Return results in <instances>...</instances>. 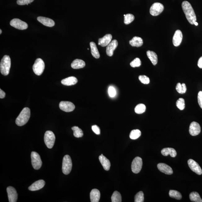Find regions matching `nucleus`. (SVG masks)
Returning a JSON list of instances; mask_svg holds the SVG:
<instances>
[{
	"mask_svg": "<svg viewBox=\"0 0 202 202\" xmlns=\"http://www.w3.org/2000/svg\"><path fill=\"white\" fill-rule=\"evenodd\" d=\"M198 67L202 68V56L200 58L198 62Z\"/></svg>",
	"mask_w": 202,
	"mask_h": 202,
	"instance_id": "nucleus-46",
	"label": "nucleus"
},
{
	"mask_svg": "<svg viewBox=\"0 0 202 202\" xmlns=\"http://www.w3.org/2000/svg\"><path fill=\"white\" fill-rule=\"evenodd\" d=\"M34 0H17V3L20 5H28L33 2Z\"/></svg>",
	"mask_w": 202,
	"mask_h": 202,
	"instance_id": "nucleus-41",
	"label": "nucleus"
},
{
	"mask_svg": "<svg viewBox=\"0 0 202 202\" xmlns=\"http://www.w3.org/2000/svg\"><path fill=\"white\" fill-rule=\"evenodd\" d=\"M99 160L104 169L106 171L109 170L111 167L110 160L103 155H100L99 156Z\"/></svg>",
	"mask_w": 202,
	"mask_h": 202,
	"instance_id": "nucleus-22",
	"label": "nucleus"
},
{
	"mask_svg": "<svg viewBox=\"0 0 202 202\" xmlns=\"http://www.w3.org/2000/svg\"><path fill=\"white\" fill-rule=\"evenodd\" d=\"M77 82V79L74 77H70L65 79H63L61 81V83L63 85L66 86L74 85Z\"/></svg>",
	"mask_w": 202,
	"mask_h": 202,
	"instance_id": "nucleus-23",
	"label": "nucleus"
},
{
	"mask_svg": "<svg viewBox=\"0 0 202 202\" xmlns=\"http://www.w3.org/2000/svg\"><path fill=\"white\" fill-rule=\"evenodd\" d=\"M189 132L192 136H196L201 132V127L200 124L196 122H193L189 127Z\"/></svg>",
	"mask_w": 202,
	"mask_h": 202,
	"instance_id": "nucleus-14",
	"label": "nucleus"
},
{
	"mask_svg": "<svg viewBox=\"0 0 202 202\" xmlns=\"http://www.w3.org/2000/svg\"><path fill=\"white\" fill-rule=\"evenodd\" d=\"M176 104L178 109L180 110H183L185 108L184 99L183 98H179L177 101Z\"/></svg>",
	"mask_w": 202,
	"mask_h": 202,
	"instance_id": "nucleus-37",
	"label": "nucleus"
},
{
	"mask_svg": "<svg viewBox=\"0 0 202 202\" xmlns=\"http://www.w3.org/2000/svg\"><path fill=\"white\" fill-rule=\"evenodd\" d=\"M108 93L109 96L111 97H114L116 94V90L113 86H110L108 89Z\"/></svg>",
	"mask_w": 202,
	"mask_h": 202,
	"instance_id": "nucleus-42",
	"label": "nucleus"
},
{
	"mask_svg": "<svg viewBox=\"0 0 202 202\" xmlns=\"http://www.w3.org/2000/svg\"><path fill=\"white\" fill-rule=\"evenodd\" d=\"M141 132L140 130H134L131 131L130 133V138L131 139L136 140L138 139L141 136Z\"/></svg>",
	"mask_w": 202,
	"mask_h": 202,
	"instance_id": "nucleus-31",
	"label": "nucleus"
},
{
	"mask_svg": "<svg viewBox=\"0 0 202 202\" xmlns=\"http://www.w3.org/2000/svg\"><path fill=\"white\" fill-rule=\"evenodd\" d=\"M11 66V61L8 55H5L1 59L0 64V70L2 74L4 76L8 75L10 73Z\"/></svg>",
	"mask_w": 202,
	"mask_h": 202,
	"instance_id": "nucleus-3",
	"label": "nucleus"
},
{
	"mask_svg": "<svg viewBox=\"0 0 202 202\" xmlns=\"http://www.w3.org/2000/svg\"><path fill=\"white\" fill-rule=\"evenodd\" d=\"M72 163L71 158L68 155H66L63 160L62 171L64 174L68 175L71 172Z\"/></svg>",
	"mask_w": 202,
	"mask_h": 202,
	"instance_id": "nucleus-4",
	"label": "nucleus"
},
{
	"mask_svg": "<svg viewBox=\"0 0 202 202\" xmlns=\"http://www.w3.org/2000/svg\"><path fill=\"white\" fill-rule=\"evenodd\" d=\"M118 46V42L116 40H113L111 41L106 47V54L109 56L111 57L113 55V51L116 49Z\"/></svg>",
	"mask_w": 202,
	"mask_h": 202,
	"instance_id": "nucleus-16",
	"label": "nucleus"
},
{
	"mask_svg": "<svg viewBox=\"0 0 202 202\" xmlns=\"http://www.w3.org/2000/svg\"><path fill=\"white\" fill-rule=\"evenodd\" d=\"M45 67V63L42 59H36L33 66V70L36 75L40 76L42 74Z\"/></svg>",
	"mask_w": 202,
	"mask_h": 202,
	"instance_id": "nucleus-6",
	"label": "nucleus"
},
{
	"mask_svg": "<svg viewBox=\"0 0 202 202\" xmlns=\"http://www.w3.org/2000/svg\"><path fill=\"white\" fill-rule=\"evenodd\" d=\"M139 80L143 84H149L150 82V79L148 77L145 75H140L138 77Z\"/></svg>",
	"mask_w": 202,
	"mask_h": 202,
	"instance_id": "nucleus-40",
	"label": "nucleus"
},
{
	"mask_svg": "<svg viewBox=\"0 0 202 202\" xmlns=\"http://www.w3.org/2000/svg\"><path fill=\"white\" fill-rule=\"evenodd\" d=\"M189 168L193 171L198 175L202 174V170L198 163L192 159H189L187 161Z\"/></svg>",
	"mask_w": 202,
	"mask_h": 202,
	"instance_id": "nucleus-12",
	"label": "nucleus"
},
{
	"mask_svg": "<svg viewBox=\"0 0 202 202\" xmlns=\"http://www.w3.org/2000/svg\"><path fill=\"white\" fill-rule=\"evenodd\" d=\"M92 130L95 134L99 135L100 134V130L98 126L94 125L92 126Z\"/></svg>",
	"mask_w": 202,
	"mask_h": 202,
	"instance_id": "nucleus-43",
	"label": "nucleus"
},
{
	"mask_svg": "<svg viewBox=\"0 0 202 202\" xmlns=\"http://www.w3.org/2000/svg\"><path fill=\"white\" fill-rule=\"evenodd\" d=\"M130 65L133 68L138 67L141 65V61L138 58H136L131 62Z\"/></svg>",
	"mask_w": 202,
	"mask_h": 202,
	"instance_id": "nucleus-39",
	"label": "nucleus"
},
{
	"mask_svg": "<svg viewBox=\"0 0 202 202\" xmlns=\"http://www.w3.org/2000/svg\"><path fill=\"white\" fill-rule=\"evenodd\" d=\"M5 97V93L2 89H0V98L3 99Z\"/></svg>",
	"mask_w": 202,
	"mask_h": 202,
	"instance_id": "nucleus-45",
	"label": "nucleus"
},
{
	"mask_svg": "<svg viewBox=\"0 0 202 202\" xmlns=\"http://www.w3.org/2000/svg\"><path fill=\"white\" fill-rule=\"evenodd\" d=\"M90 46L91 47L92 55L95 59H99L100 57V55L96 44L94 42H92L90 43Z\"/></svg>",
	"mask_w": 202,
	"mask_h": 202,
	"instance_id": "nucleus-28",
	"label": "nucleus"
},
{
	"mask_svg": "<svg viewBox=\"0 0 202 202\" xmlns=\"http://www.w3.org/2000/svg\"><path fill=\"white\" fill-rule=\"evenodd\" d=\"M159 170L165 174L170 175L173 173V170L170 167L165 163H159L157 165Z\"/></svg>",
	"mask_w": 202,
	"mask_h": 202,
	"instance_id": "nucleus-19",
	"label": "nucleus"
},
{
	"mask_svg": "<svg viewBox=\"0 0 202 202\" xmlns=\"http://www.w3.org/2000/svg\"><path fill=\"white\" fill-rule=\"evenodd\" d=\"M169 196L170 197L175 198L177 200H180L182 199V196L180 193L175 190L169 191Z\"/></svg>",
	"mask_w": 202,
	"mask_h": 202,
	"instance_id": "nucleus-35",
	"label": "nucleus"
},
{
	"mask_svg": "<svg viewBox=\"0 0 202 202\" xmlns=\"http://www.w3.org/2000/svg\"><path fill=\"white\" fill-rule=\"evenodd\" d=\"M198 104L202 109V91H200L198 93Z\"/></svg>",
	"mask_w": 202,
	"mask_h": 202,
	"instance_id": "nucleus-44",
	"label": "nucleus"
},
{
	"mask_svg": "<svg viewBox=\"0 0 202 202\" xmlns=\"http://www.w3.org/2000/svg\"><path fill=\"white\" fill-rule=\"evenodd\" d=\"M189 198L191 201L195 202H202V200L199 194L196 192H191L189 195Z\"/></svg>",
	"mask_w": 202,
	"mask_h": 202,
	"instance_id": "nucleus-29",
	"label": "nucleus"
},
{
	"mask_svg": "<svg viewBox=\"0 0 202 202\" xmlns=\"http://www.w3.org/2000/svg\"><path fill=\"white\" fill-rule=\"evenodd\" d=\"M44 142L48 148L51 149L55 144V137L54 133L50 131H46L44 135Z\"/></svg>",
	"mask_w": 202,
	"mask_h": 202,
	"instance_id": "nucleus-5",
	"label": "nucleus"
},
{
	"mask_svg": "<svg viewBox=\"0 0 202 202\" xmlns=\"http://www.w3.org/2000/svg\"><path fill=\"white\" fill-rule=\"evenodd\" d=\"M100 197V192L98 189H94L90 194V200L91 202H98Z\"/></svg>",
	"mask_w": 202,
	"mask_h": 202,
	"instance_id": "nucleus-21",
	"label": "nucleus"
},
{
	"mask_svg": "<svg viewBox=\"0 0 202 202\" xmlns=\"http://www.w3.org/2000/svg\"><path fill=\"white\" fill-rule=\"evenodd\" d=\"M182 39L183 35L182 32L179 30H177L173 37V43L174 46H179Z\"/></svg>",
	"mask_w": 202,
	"mask_h": 202,
	"instance_id": "nucleus-15",
	"label": "nucleus"
},
{
	"mask_svg": "<svg viewBox=\"0 0 202 202\" xmlns=\"http://www.w3.org/2000/svg\"><path fill=\"white\" fill-rule=\"evenodd\" d=\"M73 131V135L76 138H81L83 136V133L82 130L77 126H74L72 128Z\"/></svg>",
	"mask_w": 202,
	"mask_h": 202,
	"instance_id": "nucleus-30",
	"label": "nucleus"
},
{
	"mask_svg": "<svg viewBox=\"0 0 202 202\" xmlns=\"http://www.w3.org/2000/svg\"><path fill=\"white\" fill-rule=\"evenodd\" d=\"M161 152L162 154L165 156H167L169 155L171 157L174 158L177 156L176 151L172 148H165L162 150Z\"/></svg>",
	"mask_w": 202,
	"mask_h": 202,
	"instance_id": "nucleus-24",
	"label": "nucleus"
},
{
	"mask_svg": "<svg viewBox=\"0 0 202 202\" xmlns=\"http://www.w3.org/2000/svg\"><path fill=\"white\" fill-rule=\"evenodd\" d=\"M146 109V107L145 104H139L136 106L135 107L134 111L137 114H142L145 112Z\"/></svg>",
	"mask_w": 202,
	"mask_h": 202,
	"instance_id": "nucleus-33",
	"label": "nucleus"
},
{
	"mask_svg": "<svg viewBox=\"0 0 202 202\" xmlns=\"http://www.w3.org/2000/svg\"><path fill=\"white\" fill-rule=\"evenodd\" d=\"M194 24L196 26H197L198 25V23L195 22Z\"/></svg>",
	"mask_w": 202,
	"mask_h": 202,
	"instance_id": "nucleus-47",
	"label": "nucleus"
},
{
	"mask_svg": "<svg viewBox=\"0 0 202 202\" xmlns=\"http://www.w3.org/2000/svg\"><path fill=\"white\" fill-rule=\"evenodd\" d=\"M124 16H125V14H124Z\"/></svg>",
	"mask_w": 202,
	"mask_h": 202,
	"instance_id": "nucleus-49",
	"label": "nucleus"
},
{
	"mask_svg": "<svg viewBox=\"0 0 202 202\" xmlns=\"http://www.w3.org/2000/svg\"><path fill=\"white\" fill-rule=\"evenodd\" d=\"M182 6L187 21L191 24H194L196 22V16L190 3L188 2L184 1L182 3Z\"/></svg>",
	"mask_w": 202,
	"mask_h": 202,
	"instance_id": "nucleus-1",
	"label": "nucleus"
},
{
	"mask_svg": "<svg viewBox=\"0 0 202 202\" xmlns=\"http://www.w3.org/2000/svg\"><path fill=\"white\" fill-rule=\"evenodd\" d=\"M86 66V63L82 59H75L71 64V67L73 69H79L84 68Z\"/></svg>",
	"mask_w": 202,
	"mask_h": 202,
	"instance_id": "nucleus-26",
	"label": "nucleus"
},
{
	"mask_svg": "<svg viewBox=\"0 0 202 202\" xmlns=\"http://www.w3.org/2000/svg\"><path fill=\"white\" fill-rule=\"evenodd\" d=\"M129 43L131 46L133 47H139L141 46L143 44V39L140 37H133V38L130 41Z\"/></svg>",
	"mask_w": 202,
	"mask_h": 202,
	"instance_id": "nucleus-25",
	"label": "nucleus"
},
{
	"mask_svg": "<svg viewBox=\"0 0 202 202\" xmlns=\"http://www.w3.org/2000/svg\"><path fill=\"white\" fill-rule=\"evenodd\" d=\"M164 10L163 5L161 3L156 2L153 4L150 9V13L153 16H157L162 12Z\"/></svg>",
	"mask_w": 202,
	"mask_h": 202,
	"instance_id": "nucleus-9",
	"label": "nucleus"
},
{
	"mask_svg": "<svg viewBox=\"0 0 202 202\" xmlns=\"http://www.w3.org/2000/svg\"><path fill=\"white\" fill-rule=\"evenodd\" d=\"M147 55L152 64L154 66L156 65L158 63V56L156 53L149 50L147 51Z\"/></svg>",
	"mask_w": 202,
	"mask_h": 202,
	"instance_id": "nucleus-27",
	"label": "nucleus"
},
{
	"mask_svg": "<svg viewBox=\"0 0 202 202\" xmlns=\"http://www.w3.org/2000/svg\"><path fill=\"white\" fill-rule=\"evenodd\" d=\"M112 202H121L122 201V197L120 192L115 191L112 194L111 197Z\"/></svg>",
	"mask_w": 202,
	"mask_h": 202,
	"instance_id": "nucleus-34",
	"label": "nucleus"
},
{
	"mask_svg": "<svg viewBox=\"0 0 202 202\" xmlns=\"http://www.w3.org/2000/svg\"><path fill=\"white\" fill-rule=\"evenodd\" d=\"M59 108L62 111L69 112L75 109V106L72 103L68 101H62L59 104Z\"/></svg>",
	"mask_w": 202,
	"mask_h": 202,
	"instance_id": "nucleus-11",
	"label": "nucleus"
},
{
	"mask_svg": "<svg viewBox=\"0 0 202 202\" xmlns=\"http://www.w3.org/2000/svg\"><path fill=\"white\" fill-rule=\"evenodd\" d=\"M176 90L178 93L183 94L186 92V86L184 83L181 84L180 83H178L176 86Z\"/></svg>",
	"mask_w": 202,
	"mask_h": 202,
	"instance_id": "nucleus-32",
	"label": "nucleus"
},
{
	"mask_svg": "<svg viewBox=\"0 0 202 202\" xmlns=\"http://www.w3.org/2000/svg\"><path fill=\"white\" fill-rule=\"evenodd\" d=\"M144 194L143 192L140 191L136 194L134 197L135 202H144Z\"/></svg>",
	"mask_w": 202,
	"mask_h": 202,
	"instance_id": "nucleus-38",
	"label": "nucleus"
},
{
	"mask_svg": "<svg viewBox=\"0 0 202 202\" xmlns=\"http://www.w3.org/2000/svg\"><path fill=\"white\" fill-rule=\"evenodd\" d=\"M135 18L132 14H128L124 16V23L125 24H129L134 20Z\"/></svg>",
	"mask_w": 202,
	"mask_h": 202,
	"instance_id": "nucleus-36",
	"label": "nucleus"
},
{
	"mask_svg": "<svg viewBox=\"0 0 202 202\" xmlns=\"http://www.w3.org/2000/svg\"><path fill=\"white\" fill-rule=\"evenodd\" d=\"M37 20L45 26L52 27L55 25V22L53 20L49 18L43 17L37 18Z\"/></svg>",
	"mask_w": 202,
	"mask_h": 202,
	"instance_id": "nucleus-20",
	"label": "nucleus"
},
{
	"mask_svg": "<svg viewBox=\"0 0 202 202\" xmlns=\"http://www.w3.org/2000/svg\"><path fill=\"white\" fill-rule=\"evenodd\" d=\"M32 166L35 169H39L42 165V161L40 156L35 152H32L31 154Z\"/></svg>",
	"mask_w": 202,
	"mask_h": 202,
	"instance_id": "nucleus-7",
	"label": "nucleus"
},
{
	"mask_svg": "<svg viewBox=\"0 0 202 202\" xmlns=\"http://www.w3.org/2000/svg\"><path fill=\"white\" fill-rule=\"evenodd\" d=\"M2 33V30L1 29L0 30V34H1Z\"/></svg>",
	"mask_w": 202,
	"mask_h": 202,
	"instance_id": "nucleus-48",
	"label": "nucleus"
},
{
	"mask_svg": "<svg viewBox=\"0 0 202 202\" xmlns=\"http://www.w3.org/2000/svg\"><path fill=\"white\" fill-rule=\"evenodd\" d=\"M30 116V110L28 108H25L16 118V124L18 126H22L28 122Z\"/></svg>",
	"mask_w": 202,
	"mask_h": 202,
	"instance_id": "nucleus-2",
	"label": "nucleus"
},
{
	"mask_svg": "<svg viewBox=\"0 0 202 202\" xmlns=\"http://www.w3.org/2000/svg\"><path fill=\"white\" fill-rule=\"evenodd\" d=\"M11 26L18 29L23 30L28 28V24L26 22L18 19H12L10 21Z\"/></svg>",
	"mask_w": 202,
	"mask_h": 202,
	"instance_id": "nucleus-10",
	"label": "nucleus"
},
{
	"mask_svg": "<svg viewBox=\"0 0 202 202\" xmlns=\"http://www.w3.org/2000/svg\"><path fill=\"white\" fill-rule=\"evenodd\" d=\"M112 38L111 34H106L103 37L99 39L98 45L102 47L107 46L111 42Z\"/></svg>",
	"mask_w": 202,
	"mask_h": 202,
	"instance_id": "nucleus-17",
	"label": "nucleus"
},
{
	"mask_svg": "<svg viewBox=\"0 0 202 202\" xmlns=\"http://www.w3.org/2000/svg\"><path fill=\"white\" fill-rule=\"evenodd\" d=\"M46 182L43 180H40L35 182L29 187L30 191H33L40 190L44 187Z\"/></svg>",
	"mask_w": 202,
	"mask_h": 202,
	"instance_id": "nucleus-18",
	"label": "nucleus"
},
{
	"mask_svg": "<svg viewBox=\"0 0 202 202\" xmlns=\"http://www.w3.org/2000/svg\"><path fill=\"white\" fill-rule=\"evenodd\" d=\"M8 193L9 201L16 202L17 201L18 194L17 191L13 187H9L7 189Z\"/></svg>",
	"mask_w": 202,
	"mask_h": 202,
	"instance_id": "nucleus-13",
	"label": "nucleus"
},
{
	"mask_svg": "<svg viewBox=\"0 0 202 202\" xmlns=\"http://www.w3.org/2000/svg\"><path fill=\"white\" fill-rule=\"evenodd\" d=\"M143 161L140 157L135 158L131 164V170L134 173L138 174L139 173L142 169Z\"/></svg>",
	"mask_w": 202,
	"mask_h": 202,
	"instance_id": "nucleus-8",
	"label": "nucleus"
}]
</instances>
